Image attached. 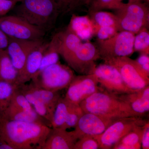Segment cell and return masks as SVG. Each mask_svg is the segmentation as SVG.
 <instances>
[{
    "label": "cell",
    "mask_w": 149,
    "mask_h": 149,
    "mask_svg": "<svg viewBox=\"0 0 149 149\" xmlns=\"http://www.w3.org/2000/svg\"><path fill=\"white\" fill-rule=\"evenodd\" d=\"M118 96L119 99L130 107V109L137 116L144 117L147 113L148 112L149 85L132 93Z\"/></svg>",
    "instance_id": "e0dca14e"
},
{
    "label": "cell",
    "mask_w": 149,
    "mask_h": 149,
    "mask_svg": "<svg viewBox=\"0 0 149 149\" xmlns=\"http://www.w3.org/2000/svg\"><path fill=\"white\" fill-rule=\"evenodd\" d=\"M80 106L84 113L111 119L137 116L117 95L109 93L103 88L81 102Z\"/></svg>",
    "instance_id": "7a4b0ae2"
},
{
    "label": "cell",
    "mask_w": 149,
    "mask_h": 149,
    "mask_svg": "<svg viewBox=\"0 0 149 149\" xmlns=\"http://www.w3.org/2000/svg\"><path fill=\"white\" fill-rule=\"evenodd\" d=\"M145 1H146L147 2H148V3L149 2V0H145Z\"/></svg>",
    "instance_id": "ee69618b"
},
{
    "label": "cell",
    "mask_w": 149,
    "mask_h": 149,
    "mask_svg": "<svg viewBox=\"0 0 149 149\" xmlns=\"http://www.w3.org/2000/svg\"><path fill=\"white\" fill-rule=\"evenodd\" d=\"M17 88L19 91L26 97L28 101L32 105L35 111L40 115V116L45 118L52 126L54 111L47 106L45 104L33 95L32 93L24 87L23 84L17 85Z\"/></svg>",
    "instance_id": "d4e9b609"
},
{
    "label": "cell",
    "mask_w": 149,
    "mask_h": 149,
    "mask_svg": "<svg viewBox=\"0 0 149 149\" xmlns=\"http://www.w3.org/2000/svg\"><path fill=\"white\" fill-rule=\"evenodd\" d=\"M0 149H14V148L7 142L0 139Z\"/></svg>",
    "instance_id": "ab89813d"
},
{
    "label": "cell",
    "mask_w": 149,
    "mask_h": 149,
    "mask_svg": "<svg viewBox=\"0 0 149 149\" xmlns=\"http://www.w3.org/2000/svg\"><path fill=\"white\" fill-rule=\"evenodd\" d=\"M59 13H65L74 9L79 5L77 0H53Z\"/></svg>",
    "instance_id": "836d02e7"
},
{
    "label": "cell",
    "mask_w": 149,
    "mask_h": 149,
    "mask_svg": "<svg viewBox=\"0 0 149 149\" xmlns=\"http://www.w3.org/2000/svg\"><path fill=\"white\" fill-rule=\"evenodd\" d=\"M23 84L33 95L54 111L57 104L62 97L59 91L55 92L46 90L35 86L31 82L29 84Z\"/></svg>",
    "instance_id": "44dd1931"
},
{
    "label": "cell",
    "mask_w": 149,
    "mask_h": 149,
    "mask_svg": "<svg viewBox=\"0 0 149 149\" xmlns=\"http://www.w3.org/2000/svg\"><path fill=\"white\" fill-rule=\"evenodd\" d=\"M136 63L140 66L149 63V55L146 54H141L138 58L135 60Z\"/></svg>",
    "instance_id": "f35d334b"
},
{
    "label": "cell",
    "mask_w": 149,
    "mask_h": 149,
    "mask_svg": "<svg viewBox=\"0 0 149 149\" xmlns=\"http://www.w3.org/2000/svg\"><path fill=\"white\" fill-rule=\"evenodd\" d=\"M144 118L133 116L118 118L102 134L93 136L98 142L100 149H112L123 137L133 128L146 125L148 120Z\"/></svg>",
    "instance_id": "52a82bcc"
},
{
    "label": "cell",
    "mask_w": 149,
    "mask_h": 149,
    "mask_svg": "<svg viewBox=\"0 0 149 149\" xmlns=\"http://www.w3.org/2000/svg\"><path fill=\"white\" fill-rule=\"evenodd\" d=\"M105 63L114 67L121 75L126 85L135 91L149 85V77L141 70L136 61L128 56L105 58Z\"/></svg>",
    "instance_id": "8992f818"
},
{
    "label": "cell",
    "mask_w": 149,
    "mask_h": 149,
    "mask_svg": "<svg viewBox=\"0 0 149 149\" xmlns=\"http://www.w3.org/2000/svg\"><path fill=\"white\" fill-rule=\"evenodd\" d=\"M100 145L93 136L85 135L80 137L76 141L73 149H98Z\"/></svg>",
    "instance_id": "d6a6232c"
},
{
    "label": "cell",
    "mask_w": 149,
    "mask_h": 149,
    "mask_svg": "<svg viewBox=\"0 0 149 149\" xmlns=\"http://www.w3.org/2000/svg\"><path fill=\"white\" fill-rule=\"evenodd\" d=\"M75 75L69 66L59 61L35 74L30 82L40 88L56 92L68 88Z\"/></svg>",
    "instance_id": "5b68a950"
},
{
    "label": "cell",
    "mask_w": 149,
    "mask_h": 149,
    "mask_svg": "<svg viewBox=\"0 0 149 149\" xmlns=\"http://www.w3.org/2000/svg\"><path fill=\"white\" fill-rule=\"evenodd\" d=\"M60 55L66 61L82 42V40L69 27L61 31Z\"/></svg>",
    "instance_id": "ffe728a7"
},
{
    "label": "cell",
    "mask_w": 149,
    "mask_h": 149,
    "mask_svg": "<svg viewBox=\"0 0 149 149\" xmlns=\"http://www.w3.org/2000/svg\"><path fill=\"white\" fill-rule=\"evenodd\" d=\"M141 148L143 149H149V121L147 123L145 126L142 141Z\"/></svg>",
    "instance_id": "8d00e7d4"
},
{
    "label": "cell",
    "mask_w": 149,
    "mask_h": 149,
    "mask_svg": "<svg viewBox=\"0 0 149 149\" xmlns=\"http://www.w3.org/2000/svg\"><path fill=\"white\" fill-rule=\"evenodd\" d=\"M122 1L123 0H91L88 5L89 13L105 9L116 10L124 4Z\"/></svg>",
    "instance_id": "f1b7e54d"
},
{
    "label": "cell",
    "mask_w": 149,
    "mask_h": 149,
    "mask_svg": "<svg viewBox=\"0 0 149 149\" xmlns=\"http://www.w3.org/2000/svg\"><path fill=\"white\" fill-rule=\"evenodd\" d=\"M100 58L97 46L87 41L82 42L65 62L68 66L79 74H92L97 65L95 62Z\"/></svg>",
    "instance_id": "30bf717a"
},
{
    "label": "cell",
    "mask_w": 149,
    "mask_h": 149,
    "mask_svg": "<svg viewBox=\"0 0 149 149\" xmlns=\"http://www.w3.org/2000/svg\"><path fill=\"white\" fill-rule=\"evenodd\" d=\"M9 107L27 111H31L34 110L32 105L28 101L25 96L19 91L17 87L14 93Z\"/></svg>",
    "instance_id": "4dcf8cb0"
},
{
    "label": "cell",
    "mask_w": 149,
    "mask_h": 149,
    "mask_svg": "<svg viewBox=\"0 0 149 149\" xmlns=\"http://www.w3.org/2000/svg\"><path fill=\"white\" fill-rule=\"evenodd\" d=\"M134 52L141 54H149V32L148 28H144L136 34L134 40Z\"/></svg>",
    "instance_id": "f546056e"
},
{
    "label": "cell",
    "mask_w": 149,
    "mask_h": 149,
    "mask_svg": "<svg viewBox=\"0 0 149 149\" xmlns=\"http://www.w3.org/2000/svg\"><path fill=\"white\" fill-rule=\"evenodd\" d=\"M135 34L128 31H119L109 39L97 40L100 58L128 56L134 52Z\"/></svg>",
    "instance_id": "9c48e42d"
},
{
    "label": "cell",
    "mask_w": 149,
    "mask_h": 149,
    "mask_svg": "<svg viewBox=\"0 0 149 149\" xmlns=\"http://www.w3.org/2000/svg\"><path fill=\"white\" fill-rule=\"evenodd\" d=\"M77 140L73 130L52 128L42 149H73Z\"/></svg>",
    "instance_id": "9a60e30c"
},
{
    "label": "cell",
    "mask_w": 149,
    "mask_h": 149,
    "mask_svg": "<svg viewBox=\"0 0 149 149\" xmlns=\"http://www.w3.org/2000/svg\"><path fill=\"white\" fill-rule=\"evenodd\" d=\"M17 3L10 0H0V17L5 16Z\"/></svg>",
    "instance_id": "d590c367"
},
{
    "label": "cell",
    "mask_w": 149,
    "mask_h": 149,
    "mask_svg": "<svg viewBox=\"0 0 149 149\" xmlns=\"http://www.w3.org/2000/svg\"><path fill=\"white\" fill-rule=\"evenodd\" d=\"M146 125L133 128L123 137L112 149H141V141Z\"/></svg>",
    "instance_id": "cb8c5ba5"
},
{
    "label": "cell",
    "mask_w": 149,
    "mask_h": 149,
    "mask_svg": "<svg viewBox=\"0 0 149 149\" xmlns=\"http://www.w3.org/2000/svg\"><path fill=\"white\" fill-rule=\"evenodd\" d=\"M48 43L44 41L30 53L23 70L19 75L17 85L27 83L31 81L35 76L40 68L43 54L47 47Z\"/></svg>",
    "instance_id": "2e32d148"
},
{
    "label": "cell",
    "mask_w": 149,
    "mask_h": 149,
    "mask_svg": "<svg viewBox=\"0 0 149 149\" xmlns=\"http://www.w3.org/2000/svg\"><path fill=\"white\" fill-rule=\"evenodd\" d=\"M17 87L16 84L0 80V117L9 106Z\"/></svg>",
    "instance_id": "83f0119b"
},
{
    "label": "cell",
    "mask_w": 149,
    "mask_h": 149,
    "mask_svg": "<svg viewBox=\"0 0 149 149\" xmlns=\"http://www.w3.org/2000/svg\"><path fill=\"white\" fill-rule=\"evenodd\" d=\"M44 41L43 40H22L9 38L8 45L6 49L14 66L18 71L19 75L23 70L29 54Z\"/></svg>",
    "instance_id": "5bb4252c"
},
{
    "label": "cell",
    "mask_w": 149,
    "mask_h": 149,
    "mask_svg": "<svg viewBox=\"0 0 149 149\" xmlns=\"http://www.w3.org/2000/svg\"><path fill=\"white\" fill-rule=\"evenodd\" d=\"M13 9L15 15L46 31L52 27L60 13L53 0H23Z\"/></svg>",
    "instance_id": "3957f363"
},
{
    "label": "cell",
    "mask_w": 149,
    "mask_h": 149,
    "mask_svg": "<svg viewBox=\"0 0 149 149\" xmlns=\"http://www.w3.org/2000/svg\"><path fill=\"white\" fill-rule=\"evenodd\" d=\"M0 28L8 38L18 40H43L46 33L44 29L16 15L0 17Z\"/></svg>",
    "instance_id": "ba28073f"
},
{
    "label": "cell",
    "mask_w": 149,
    "mask_h": 149,
    "mask_svg": "<svg viewBox=\"0 0 149 149\" xmlns=\"http://www.w3.org/2000/svg\"><path fill=\"white\" fill-rule=\"evenodd\" d=\"M51 129L41 123L0 118V139L14 149H42Z\"/></svg>",
    "instance_id": "6da1fadb"
},
{
    "label": "cell",
    "mask_w": 149,
    "mask_h": 149,
    "mask_svg": "<svg viewBox=\"0 0 149 149\" xmlns=\"http://www.w3.org/2000/svg\"><path fill=\"white\" fill-rule=\"evenodd\" d=\"M79 3V5L84 4L88 5L90 3L91 0H77Z\"/></svg>",
    "instance_id": "60d3db41"
},
{
    "label": "cell",
    "mask_w": 149,
    "mask_h": 149,
    "mask_svg": "<svg viewBox=\"0 0 149 149\" xmlns=\"http://www.w3.org/2000/svg\"><path fill=\"white\" fill-rule=\"evenodd\" d=\"M73 104L64 97L59 99L54 112L52 128H63Z\"/></svg>",
    "instance_id": "4316f807"
},
{
    "label": "cell",
    "mask_w": 149,
    "mask_h": 149,
    "mask_svg": "<svg viewBox=\"0 0 149 149\" xmlns=\"http://www.w3.org/2000/svg\"><path fill=\"white\" fill-rule=\"evenodd\" d=\"M61 43V33L60 32L56 33L52 38L50 42L48 43L47 47L43 54L40 68L36 74L41 72L48 66L55 64L59 61V51Z\"/></svg>",
    "instance_id": "d6986e66"
},
{
    "label": "cell",
    "mask_w": 149,
    "mask_h": 149,
    "mask_svg": "<svg viewBox=\"0 0 149 149\" xmlns=\"http://www.w3.org/2000/svg\"><path fill=\"white\" fill-rule=\"evenodd\" d=\"M115 10L119 31H128L136 35L143 28L148 27L149 8L142 1L124 3Z\"/></svg>",
    "instance_id": "277c9868"
},
{
    "label": "cell",
    "mask_w": 149,
    "mask_h": 149,
    "mask_svg": "<svg viewBox=\"0 0 149 149\" xmlns=\"http://www.w3.org/2000/svg\"><path fill=\"white\" fill-rule=\"evenodd\" d=\"M83 113L84 112L80 105L73 104L62 128L67 130L70 128H74Z\"/></svg>",
    "instance_id": "1f68e13d"
},
{
    "label": "cell",
    "mask_w": 149,
    "mask_h": 149,
    "mask_svg": "<svg viewBox=\"0 0 149 149\" xmlns=\"http://www.w3.org/2000/svg\"><path fill=\"white\" fill-rule=\"evenodd\" d=\"M0 118L15 121L41 123L52 128L50 124L38 114L35 110L27 111L9 107Z\"/></svg>",
    "instance_id": "ac0fdd59"
},
{
    "label": "cell",
    "mask_w": 149,
    "mask_h": 149,
    "mask_svg": "<svg viewBox=\"0 0 149 149\" xmlns=\"http://www.w3.org/2000/svg\"><path fill=\"white\" fill-rule=\"evenodd\" d=\"M93 74L99 84L109 93L118 95L134 92L126 85L117 69L111 65L104 63L96 65Z\"/></svg>",
    "instance_id": "8fae6325"
},
{
    "label": "cell",
    "mask_w": 149,
    "mask_h": 149,
    "mask_svg": "<svg viewBox=\"0 0 149 149\" xmlns=\"http://www.w3.org/2000/svg\"><path fill=\"white\" fill-rule=\"evenodd\" d=\"M10 1H13L17 3L21 2L23 0H10Z\"/></svg>",
    "instance_id": "b9f144b4"
},
{
    "label": "cell",
    "mask_w": 149,
    "mask_h": 149,
    "mask_svg": "<svg viewBox=\"0 0 149 149\" xmlns=\"http://www.w3.org/2000/svg\"><path fill=\"white\" fill-rule=\"evenodd\" d=\"M98 85L94 74L75 75L67 88L64 98L70 102L80 105L100 89Z\"/></svg>",
    "instance_id": "7c38bea8"
},
{
    "label": "cell",
    "mask_w": 149,
    "mask_h": 149,
    "mask_svg": "<svg viewBox=\"0 0 149 149\" xmlns=\"http://www.w3.org/2000/svg\"><path fill=\"white\" fill-rule=\"evenodd\" d=\"M9 38L0 28V49H6L8 45Z\"/></svg>",
    "instance_id": "74e56055"
},
{
    "label": "cell",
    "mask_w": 149,
    "mask_h": 149,
    "mask_svg": "<svg viewBox=\"0 0 149 149\" xmlns=\"http://www.w3.org/2000/svg\"><path fill=\"white\" fill-rule=\"evenodd\" d=\"M18 75L6 49H0V80L17 85Z\"/></svg>",
    "instance_id": "603a6c76"
},
{
    "label": "cell",
    "mask_w": 149,
    "mask_h": 149,
    "mask_svg": "<svg viewBox=\"0 0 149 149\" xmlns=\"http://www.w3.org/2000/svg\"><path fill=\"white\" fill-rule=\"evenodd\" d=\"M68 27L81 40H88L94 35L93 24L90 17L73 15Z\"/></svg>",
    "instance_id": "7402d4cb"
},
{
    "label": "cell",
    "mask_w": 149,
    "mask_h": 149,
    "mask_svg": "<svg viewBox=\"0 0 149 149\" xmlns=\"http://www.w3.org/2000/svg\"><path fill=\"white\" fill-rule=\"evenodd\" d=\"M89 13V17L93 24L94 35L100 27L106 26H114L119 31L118 21L115 14L102 10Z\"/></svg>",
    "instance_id": "484cf974"
},
{
    "label": "cell",
    "mask_w": 149,
    "mask_h": 149,
    "mask_svg": "<svg viewBox=\"0 0 149 149\" xmlns=\"http://www.w3.org/2000/svg\"><path fill=\"white\" fill-rule=\"evenodd\" d=\"M118 32V29L116 27L106 26L99 28L95 35L97 36L98 40H104L109 39Z\"/></svg>",
    "instance_id": "e575fe53"
},
{
    "label": "cell",
    "mask_w": 149,
    "mask_h": 149,
    "mask_svg": "<svg viewBox=\"0 0 149 149\" xmlns=\"http://www.w3.org/2000/svg\"><path fill=\"white\" fill-rule=\"evenodd\" d=\"M128 2H137V1H142V0H128Z\"/></svg>",
    "instance_id": "7bdbcfd3"
},
{
    "label": "cell",
    "mask_w": 149,
    "mask_h": 149,
    "mask_svg": "<svg viewBox=\"0 0 149 149\" xmlns=\"http://www.w3.org/2000/svg\"><path fill=\"white\" fill-rule=\"evenodd\" d=\"M117 119H111L97 115L84 113L74 127V135L78 140L85 135L97 136L102 134Z\"/></svg>",
    "instance_id": "4fadbf2b"
}]
</instances>
